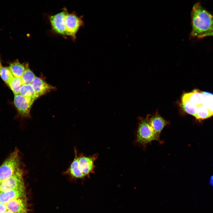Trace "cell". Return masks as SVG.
Wrapping results in <instances>:
<instances>
[{
	"instance_id": "277c9868",
	"label": "cell",
	"mask_w": 213,
	"mask_h": 213,
	"mask_svg": "<svg viewBox=\"0 0 213 213\" xmlns=\"http://www.w3.org/2000/svg\"><path fill=\"white\" fill-rule=\"evenodd\" d=\"M75 157L73 161L78 170L85 176H88L94 170V162L97 159L98 154H95L87 156L83 154L78 155L77 151H75Z\"/></svg>"
},
{
	"instance_id": "2e32d148",
	"label": "cell",
	"mask_w": 213,
	"mask_h": 213,
	"mask_svg": "<svg viewBox=\"0 0 213 213\" xmlns=\"http://www.w3.org/2000/svg\"><path fill=\"white\" fill-rule=\"evenodd\" d=\"M184 95L192 103L197 106L201 104L202 96L201 91L194 90L192 92L184 93Z\"/></svg>"
},
{
	"instance_id": "9a60e30c",
	"label": "cell",
	"mask_w": 213,
	"mask_h": 213,
	"mask_svg": "<svg viewBox=\"0 0 213 213\" xmlns=\"http://www.w3.org/2000/svg\"><path fill=\"white\" fill-rule=\"evenodd\" d=\"M182 105L183 109L186 112L195 117L198 106L191 102L184 94L182 97Z\"/></svg>"
},
{
	"instance_id": "ffe728a7",
	"label": "cell",
	"mask_w": 213,
	"mask_h": 213,
	"mask_svg": "<svg viewBox=\"0 0 213 213\" xmlns=\"http://www.w3.org/2000/svg\"><path fill=\"white\" fill-rule=\"evenodd\" d=\"M0 76L7 84L14 77L9 67H2L0 69Z\"/></svg>"
},
{
	"instance_id": "5b68a950",
	"label": "cell",
	"mask_w": 213,
	"mask_h": 213,
	"mask_svg": "<svg viewBox=\"0 0 213 213\" xmlns=\"http://www.w3.org/2000/svg\"><path fill=\"white\" fill-rule=\"evenodd\" d=\"M83 17H78L74 13H67L65 20L66 35L75 40L79 29L84 25Z\"/></svg>"
},
{
	"instance_id": "6da1fadb",
	"label": "cell",
	"mask_w": 213,
	"mask_h": 213,
	"mask_svg": "<svg viewBox=\"0 0 213 213\" xmlns=\"http://www.w3.org/2000/svg\"><path fill=\"white\" fill-rule=\"evenodd\" d=\"M191 36L199 38H204L213 31V15L203 7L199 2L193 6L191 13Z\"/></svg>"
},
{
	"instance_id": "8992f818",
	"label": "cell",
	"mask_w": 213,
	"mask_h": 213,
	"mask_svg": "<svg viewBox=\"0 0 213 213\" xmlns=\"http://www.w3.org/2000/svg\"><path fill=\"white\" fill-rule=\"evenodd\" d=\"M20 167L11 176L1 183L0 192L24 186L23 170Z\"/></svg>"
},
{
	"instance_id": "e0dca14e",
	"label": "cell",
	"mask_w": 213,
	"mask_h": 213,
	"mask_svg": "<svg viewBox=\"0 0 213 213\" xmlns=\"http://www.w3.org/2000/svg\"><path fill=\"white\" fill-rule=\"evenodd\" d=\"M19 94L35 100L38 98L31 84H22L20 88Z\"/></svg>"
},
{
	"instance_id": "9c48e42d",
	"label": "cell",
	"mask_w": 213,
	"mask_h": 213,
	"mask_svg": "<svg viewBox=\"0 0 213 213\" xmlns=\"http://www.w3.org/2000/svg\"><path fill=\"white\" fill-rule=\"evenodd\" d=\"M5 205L7 209L13 213H27L25 196L11 200Z\"/></svg>"
},
{
	"instance_id": "30bf717a",
	"label": "cell",
	"mask_w": 213,
	"mask_h": 213,
	"mask_svg": "<svg viewBox=\"0 0 213 213\" xmlns=\"http://www.w3.org/2000/svg\"><path fill=\"white\" fill-rule=\"evenodd\" d=\"M31 84L38 98L55 89L54 87L36 76L33 79Z\"/></svg>"
},
{
	"instance_id": "ba28073f",
	"label": "cell",
	"mask_w": 213,
	"mask_h": 213,
	"mask_svg": "<svg viewBox=\"0 0 213 213\" xmlns=\"http://www.w3.org/2000/svg\"><path fill=\"white\" fill-rule=\"evenodd\" d=\"M68 13L66 10H63L51 16L50 20L53 29L57 33L63 35H66L65 20Z\"/></svg>"
},
{
	"instance_id": "7a4b0ae2",
	"label": "cell",
	"mask_w": 213,
	"mask_h": 213,
	"mask_svg": "<svg viewBox=\"0 0 213 213\" xmlns=\"http://www.w3.org/2000/svg\"><path fill=\"white\" fill-rule=\"evenodd\" d=\"M159 137L150 125L148 119L140 120L136 132V142L144 146L153 141H160Z\"/></svg>"
},
{
	"instance_id": "484cf974",
	"label": "cell",
	"mask_w": 213,
	"mask_h": 213,
	"mask_svg": "<svg viewBox=\"0 0 213 213\" xmlns=\"http://www.w3.org/2000/svg\"><path fill=\"white\" fill-rule=\"evenodd\" d=\"M2 67V64H1V59L0 58V69H1V68Z\"/></svg>"
},
{
	"instance_id": "7402d4cb",
	"label": "cell",
	"mask_w": 213,
	"mask_h": 213,
	"mask_svg": "<svg viewBox=\"0 0 213 213\" xmlns=\"http://www.w3.org/2000/svg\"><path fill=\"white\" fill-rule=\"evenodd\" d=\"M7 209L5 205L0 203V213H4Z\"/></svg>"
},
{
	"instance_id": "d4e9b609",
	"label": "cell",
	"mask_w": 213,
	"mask_h": 213,
	"mask_svg": "<svg viewBox=\"0 0 213 213\" xmlns=\"http://www.w3.org/2000/svg\"><path fill=\"white\" fill-rule=\"evenodd\" d=\"M4 213H13L9 210H7Z\"/></svg>"
},
{
	"instance_id": "4fadbf2b",
	"label": "cell",
	"mask_w": 213,
	"mask_h": 213,
	"mask_svg": "<svg viewBox=\"0 0 213 213\" xmlns=\"http://www.w3.org/2000/svg\"><path fill=\"white\" fill-rule=\"evenodd\" d=\"M9 67L14 77L21 78L28 66L16 60L10 63Z\"/></svg>"
},
{
	"instance_id": "52a82bcc",
	"label": "cell",
	"mask_w": 213,
	"mask_h": 213,
	"mask_svg": "<svg viewBox=\"0 0 213 213\" xmlns=\"http://www.w3.org/2000/svg\"><path fill=\"white\" fill-rule=\"evenodd\" d=\"M35 100L20 94L14 95V103L18 112L22 117H29L32 106Z\"/></svg>"
},
{
	"instance_id": "5bb4252c",
	"label": "cell",
	"mask_w": 213,
	"mask_h": 213,
	"mask_svg": "<svg viewBox=\"0 0 213 213\" xmlns=\"http://www.w3.org/2000/svg\"><path fill=\"white\" fill-rule=\"evenodd\" d=\"M202 96L201 104L213 115V94L207 91H201Z\"/></svg>"
},
{
	"instance_id": "44dd1931",
	"label": "cell",
	"mask_w": 213,
	"mask_h": 213,
	"mask_svg": "<svg viewBox=\"0 0 213 213\" xmlns=\"http://www.w3.org/2000/svg\"><path fill=\"white\" fill-rule=\"evenodd\" d=\"M36 77L30 68H27L21 77L23 84H31Z\"/></svg>"
},
{
	"instance_id": "8fae6325",
	"label": "cell",
	"mask_w": 213,
	"mask_h": 213,
	"mask_svg": "<svg viewBox=\"0 0 213 213\" xmlns=\"http://www.w3.org/2000/svg\"><path fill=\"white\" fill-rule=\"evenodd\" d=\"M25 196L24 186L0 192V203L6 204L10 200Z\"/></svg>"
},
{
	"instance_id": "ac0fdd59",
	"label": "cell",
	"mask_w": 213,
	"mask_h": 213,
	"mask_svg": "<svg viewBox=\"0 0 213 213\" xmlns=\"http://www.w3.org/2000/svg\"><path fill=\"white\" fill-rule=\"evenodd\" d=\"M22 84L21 78L14 76L8 85L15 95L19 94L20 88Z\"/></svg>"
},
{
	"instance_id": "4316f807",
	"label": "cell",
	"mask_w": 213,
	"mask_h": 213,
	"mask_svg": "<svg viewBox=\"0 0 213 213\" xmlns=\"http://www.w3.org/2000/svg\"><path fill=\"white\" fill-rule=\"evenodd\" d=\"M1 183H0V185Z\"/></svg>"
},
{
	"instance_id": "cb8c5ba5",
	"label": "cell",
	"mask_w": 213,
	"mask_h": 213,
	"mask_svg": "<svg viewBox=\"0 0 213 213\" xmlns=\"http://www.w3.org/2000/svg\"><path fill=\"white\" fill-rule=\"evenodd\" d=\"M209 183L211 186L213 187V175L210 178Z\"/></svg>"
},
{
	"instance_id": "3957f363",
	"label": "cell",
	"mask_w": 213,
	"mask_h": 213,
	"mask_svg": "<svg viewBox=\"0 0 213 213\" xmlns=\"http://www.w3.org/2000/svg\"><path fill=\"white\" fill-rule=\"evenodd\" d=\"M20 165L19 152L16 148L0 166V183L11 176Z\"/></svg>"
},
{
	"instance_id": "7c38bea8",
	"label": "cell",
	"mask_w": 213,
	"mask_h": 213,
	"mask_svg": "<svg viewBox=\"0 0 213 213\" xmlns=\"http://www.w3.org/2000/svg\"><path fill=\"white\" fill-rule=\"evenodd\" d=\"M148 120L150 125L159 137L164 128L169 124L168 121L158 114H156Z\"/></svg>"
},
{
	"instance_id": "603a6c76",
	"label": "cell",
	"mask_w": 213,
	"mask_h": 213,
	"mask_svg": "<svg viewBox=\"0 0 213 213\" xmlns=\"http://www.w3.org/2000/svg\"><path fill=\"white\" fill-rule=\"evenodd\" d=\"M213 36V31L206 35L204 36V38L207 37V36Z\"/></svg>"
},
{
	"instance_id": "d6986e66",
	"label": "cell",
	"mask_w": 213,
	"mask_h": 213,
	"mask_svg": "<svg viewBox=\"0 0 213 213\" xmlns=\"http://www.w3.org/2000/svg\"><path fill=\"white\" fill-rule=\"evenodd\" d=\"M212 116L209 110L202 104L198 106L195 117L198 120H204Z\"/></svg>"
}]
</instances>
